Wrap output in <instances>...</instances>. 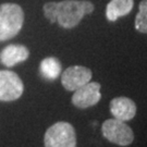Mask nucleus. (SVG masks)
<instances>
[{
    "label": "nucleus",
    "mask_w": 147,
    "mask_h": 147,
    "mask_svg": "<svg viewBox=\"0 0 147 147\" xmlns=\"http://www.w3.org/2000/svg\"><path fill=\"white\" fill-rule=\"evenodd\" d=\"M93 76L92 70L83 65H72L62 72L61 84L67 90H75L90 82Z\"/></svg>",
    "instance_id": "7"
},
{
    "label": "nucleus",
    "mask_w": 147,
    "mask_h": 147,
    "mask_svg": "<svg viewBox=\"0 0 147 147\" xmlns=\"http://www.w3.org/2000/svg\"><path fill=\"white\" fill-rule=\"evenodd\" d=\"M110 112L118 120L130 121L136 115V105L129 97H116L110 101Z\"/></svg>",
    "instance_id": "8"
},
{
    "label": "nucleus",
    "mask_w": 147,
    "mask_h": 147,
    "mask_svg": "<svg viewBox=\"0 0 147 147\" xmlns=\"http://www.w3.org/2000/svg\"><path fill=\"white\" fill-rule=\"evenodd\" d=\"M101 85L98 82H88L85 85L74 90L72 96V104L78 108L86 109L99 102Z\"/></svg>",
    "instance_id": "6"
},
{
    "label": "nucleus",
    "mask_w": 147,
    "mask_h": 147,
    "mask_svg": "<svg viewBox=\"0 0 147 147\" xmlns=\"http://www.w3.org/2000/svg\"><path fill=\"white\" fill-rule=\"evenodd\" d=\"M135 28L143 34H147V0H142L138 5V13L135 16Z\"/></svg>",
    "instance_id": "12"
},
{
    "label": "nucleus",
    "mask_w": 147,
    "mask_h": 147,
    "mask_svg": "<svg viewBox=\"0 0 147 147\" xmlns=\"http://www.w3.org/2000/svg\"><path fill=\"white\" fill-rule=\"evenodd\" d=\"M24 23L23 9L16 3L0 5V42L11 39L19 34Z\"/></svg>",
    "instance_id": "2"
},
{
    "label": "nucleus",
    "mask_w": 147,
    "mask_h": 147,
    "mask_svg": "<svg viewBox=\"0 0 147 147\" xmlns=\"http://www.w3.org/2000/svg\"><path fill=\"white\" fill-rule=\"evenodd\" d=\"M94 5L88 0L50 1L44 5V14L50 23H58L63 28H74L86 14L94 11Z\"/></svg>",
    "instance_id": "1"
},
{
    "label": "nucleus",
    "mask_w": 147,
    "mask_h": 147,
    "mask_svg": "<svg viewBox=\"0 0 147 147\" xmlns=\"http://www.w3.org/2000/svg\"><path fill=\"white\" fill-rule=\"evenodd\" d=\"M101 132L105 138L110 143L120 146H129L134 141V133L124 121L107 119L101 125Z\"/></svg>",
    "instance_id": "4"
},
{
    "label": "nucleus",
    "mask_w": 147,
    "mask_h": 147,
    "mask_svg": "<svg viewBox=\"0 0 147 147\" xmlns=\"http://www.w3.org/2000/svg\"><path fill=\"white\" fill-rule=\"evenodd\" d=\"M134 7V0H110L106 7V18L110 22L129 14Z\"/></svg>",
    "instance_id": "10"
},
{
    "label": "nucleus",
    "mask_w": 147,
    "mask_h": 147,
    "mask_svg": "<svg viewBox=\"0 0 147 147\" xmlns=\"http://www.w3.org/2000/svg\"><path fill=\"white\" fill-rule=\"evenodd\" d=\"M24 84L20 76L10 70H0V101H13L23 94Z\"/></svg>",
    "instance_id": "5"
},
{
    "label": "nucleus",
    "mask_w": 147,
    "mask_h": 147,
    "mask_svg": "<svg viewBox=\"0 0 147 147\" xmlns=\"http://www.w3.org/2000/svg\"><path fill=\"white\" fill-rule=\"evenodd\" d=\"M28 57H30V51L23 45H16V44L8 45L0 51V61L8 68L14 67L18 63L25 61Z\"/></svg>",
    "instance_id": "9"
},
{
    "label": "nucleus",
    "mask_w": 147,
    "mask_h": 147,
    "mask_svg": "<svg viewBox=\"0 0 147 147\" xmlns=\"http://www.w3.org/2000/svg\"><path fill=\"white\" fill-rule=\"evenodd\" d=\"M39 70L45 79L53 81L61 74V63L55 57H48L42 60Z\"/></svg>",
    "instance_id": "11"
},
{
    "label": "nucleus",
    "mask_w": 147,
    "mask_h": 147,
    "mask_svg": "<svg viewBox=\"0 0 147 147\" xmlns=\"http://www.w3.org/2000/svg\"><path fill=\"white\" fill-rule=\"evenodd\" d=\"M44 144L45 147H76L75 129L69 122H57L47 129Z\"/></svg>",
    "instance_id": "3"
}]
</instances>
